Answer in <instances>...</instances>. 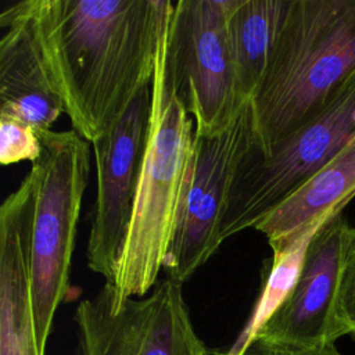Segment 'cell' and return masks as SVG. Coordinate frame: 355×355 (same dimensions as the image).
I'll use <instances>...</instances> for the list:
<instances>
[{
	"mask_svg": "<svg viewBox=\"0 0 355 355\" xmlns=\"http://www.w3.org/2000/svg\"><path fill=\"white\" fill-rule=\"evenodd\" d=\"M252 144L251 101L212 133H194L176 227L164 269L187 282L222 245V219L234 173Z\"/></svg>",
	"mask_w": 355,
	"mask_h": 355,
	"instance_id": "obj_7",
	"label": "cell"
},
{
	"mask_svg": "<svg viewBox=\"0 0 355 355\" xmlns=\"http://www.w3.org/2000/svg\"><path fill=\"white\" fill-rule=\"evenodd\" d=\"M241 355H343L334 344H326L320 347L306 348V349H283L263 343L259 338H255Z\"/></svg>",
	"mask_w": 355,
	"mask_h": 355,
	"instance_id": "obj_17",
	"label": "cell"
},
{
	"mask_svg": "<svg viewBox=\"0 0 355 355\" xmlns=\"http://www.w3.org/2000/svg\"><path fill=\"white\" fill-rule=\"evenodd\" d=\"M42 154V140L37 130L29 123L0 114V162L12 165L21 161L35 162Z\"/></svg>",
	"mask_w": 355,
	"mask_h": 355,
	"instance_id": "obj_16",
	"label": "cell"
},
{
	"mask_svg": "<svg viewBox=\"0 0 355 355\" xmlns=\"http://www.w3.org/2000/svg\"><path fill=\"white\" fill-rule=\"evenodd\" d=\"M351 227L344 211L320 226L308 244L293 290L257 338L283 349L334 344L330 341V319Z\"/></svg>",
	"mask_w": 355,
	"mask_h": 355,
	"instance_id": "obj_10",
	"label": "cell"
},
{
	"mask_svg": "<svg viewBox=\"0 0 355 355\" xmlns=\"http://www.w3.org/2000/svg\"><path fill=\"white\" fill-rule=\"evenodd\" d=\"M355 337V226L351 227L336 288L331 319L330 341L343 336Z\"/></svg>",
	"mask_w": 355,
	"mask_h": 355,
	"instance_id": "obj_15",
	"label": "cell"
},
{
	"mask_svg": "<svg viewBox=\"0 0 355 355\" xmlns=\"http://www.w3.org/2000/svg\"><path fill=\"white\" fill-rule=\"evenodd\" d=\"M171 11L165 18L155 55L148 137L130 226L115 280L107 284L112 308H118L128 298L147 295L158 283L173 240L191 157L196 123L176 92L166 60L165 31Z\"/></svg>",
	"mask_w": 355,
	"mask_h": 355,
	"instance_id": "obj_3",
	"label": "cell"
},
{
	"mask_svg": "<svg viewBox=\"0 0 355 355\" xmlns=\"http://www.w3.org/2000/svg\"><path fill=\"white\" fill-rule=\"evenodd\" d=\"M0 114L15 116L37 133L51 130L64 112L36 37L31 0L0 12Z\"/></svg>",
	"mask_w": 355,
	"mask_h": 355,
	"instance_id": "obj_11",
	"label": "cell"
},
{
	"mask_svg": "<svg viewBox=\"0 0 355 355\" xmlns=\"http://www.w3.org/2000/svg\"><path fill=\"white\" fill-rule=\"evenodd\" d=\"M234 0H179L165 31L166 60L176 92L193 116L194 133H212L240 101L229 35Z\"/></svg>",
	"mask_w": 355,
	"mask_h": 355,
	"instance_id": "obj_6",
	"label": "cell"
},
{
	"mask_svg": "<svg viewBox=\"0 0 355 355\" xmlns=\"http://www.w3.org/2000/svg\"><path fill=\"white\" fill-rule=\"evenodd\" d=\"M46 69L72 130L104 135L151 83L169 0H31Z\"/></svg>",
	"mask_w": 355,
	"mask_h": 355,
	"instance_id": "obj_1",
	"label": "cell"
},
{
	"mask_svg": "<svg viewBox=\"0 0 355 355\" xmlns=\"http://www.w3.org/2000/svg\"><path fill=\"white\" fill-rule=\"evenodd\" d=\"M355 72V0H287L261 86L251 100L262 153L327 104Z\"/></svg>",
	"mask_w": 355,
	"mask_h": 355,
	"instance_id": "obj_2",
	"label": "cell"
},
{
	"mask_svg": "<svg viewBox=\"0 0 355 355\" xmlns=\"http://www.w3.org/2000/svg\"><path fill=\"white\" fill-rule=\"evenodd\" d=\"M355 139V72L305 125L262 153L244 154L226 202L222 241L254 229Z\"/></svg>",
	"mask_w": 355,
	"mask_h": 355,
	"instance_id": "obj_5",
	"label": "cell"
},
{
	"mask_svg": "<svg viewBox=\"0 0 355 355\" xmlns=\"http://www.w3.org/2000/svg\"><path fill=\"white\" fill-rule=\"evenodd\" d=\"M31 202L26 175L0 207V355H39L29 275Z\"/></svg>",
	"mask_w": 355,
	"mask_h": 355,
	"instance_id": "obj_12",
	"label": "cell"
},
{
	"mask_svg": "<svg viewBox=\"0 0 355 355\" xmlns=\"http://www.w3.org/2000/svg\"><path fill=\"white\" fill-rule=\"evenodd\" d=\"M151 83L143 86L125 114L92 143L96 198L86 247L87 268L105 284L115 280L126 240L148 137Z\"/></svg>",
	"mask_w": 355,
	"mask_h": 355,
	"instance_id": "obj_9",
	"label": "cell"
},
{
	"mask_svg": "<svg viewBox=\"0 0 355 355\" xmlns=\"http://www.w3.org/2000/svg\"><path fill=\"white\" fill-rule=\"evenodd\" d=\"M42 154L32 162L29 212V275L39 355L60 304L71 290L76 229L90 175L89 141L75 130L39 133Z\"/></svg>",
	"mask_w": 355,
	"mask_h": 355,
	"instance_id": "obj_4",
	"label": "cell"
},
{
	"mask_svg": "<svg viewBox=\"0 0 355 355\" xmlns=\"http://www.w3.org/2000/svg\"><path fill=\"white\" fill-rule=\"evenodd\" d=\"M76 355H211L197 334L183 284L165 277L144 297L112 308L104 284L73 313Z\"/></svg>",
	"mask_w": 355,
	"mask_h": 355,
	"instance_id": "obj_8",
	"label": "cell"
},
{
	"mask_svg": "<svg viewBox=\"0 0 355 355\" xmlns=\"http://www.w3.org/2000/svg\"><path fill=\"white\" fill-rule=\"evenodd\" d=\"M355 197V139L254 229L273 251L284 248L306 227L327 220Z\"/></svg>",
	"mask_w": 355,
	"mask_h": 355,
	"instance_id": "obj_13",
	"label": "cell"
},
{
	"mask_svg": "<svg viewBox=\"0 0 355 355\" xmlns=\"http://www.w3.org/2000/svg\"><path fill=\"white\" fill-rule=\"evenodd\" d=\"M287 0H234L229 35L240 101H251L263 79Z\"/></svg>",
	"mask_w": 355,
	"mask_h": 355,
	"instance_id": "obj_14",
	"label": "cell"
}]
</instances>
